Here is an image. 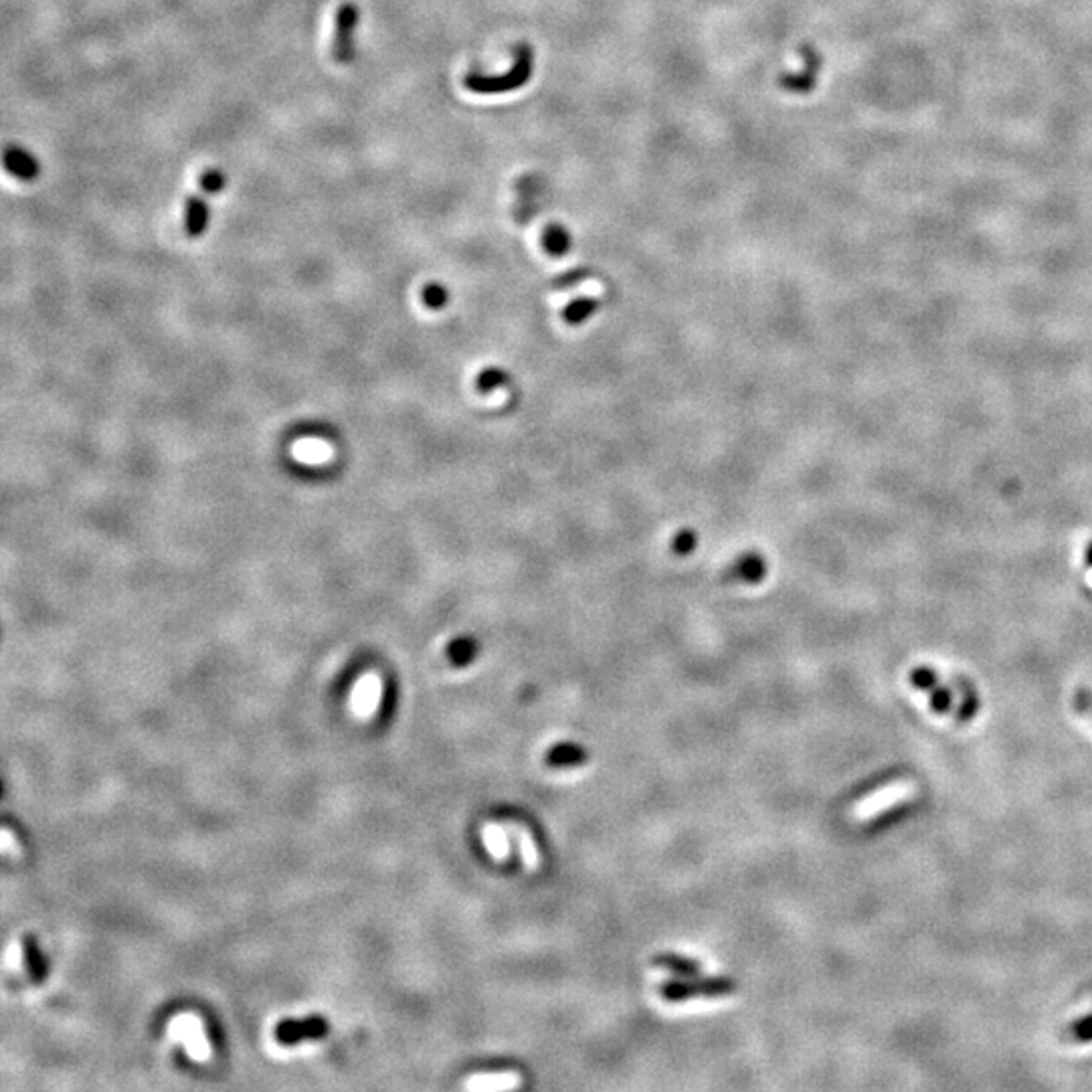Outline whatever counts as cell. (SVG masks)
I'll use <instances>...</instances> for the list:
<instances>
[{
    "instance_id": "25",
    "label": "cell",
    "mask_w": 1092,
    "mask_h": 1092,
    "mask_svg": "<svg viewBox=\"0 0 1092 1092\" xmlns=\"http://www.w3.org/2000/svg\"><path fill=\"white\" fill-rule=\"evenodd\" d=\"M14 846H19V844H14V842H12L11 831H9V830H3V852H4L6 855H11V854H19V847H17V850H14Z\"/></svg>"
},
{
    "instance_id": "10",
    "label": "cell",
    "mask_w": 1092,
    "mask_h": 1092,
    "mask_svg": "<svg viewBox=\"0 0 1092 1092\" xmlns=\"http://www.w3.org/2000/svg\"><path fill=\"white\" fill-rule=\"evenodd\" d=\"M4 166L12 176L20 181H33L39 176V162L23 149H6L4 152Z\"/></svg>"
},
{
    "instance_id": "12",
    "label": "cell",
    "mask_w": 1092,
    "mask_h": 1092,
    "mask_svg": "<svg viewBox=\"0 0 1092 1092\" xmlns=\"http://www.w3.org/2000/svg\"><path fill=\"white\" fill-rule=\"evenodd\" d=\"M187 233L190 237H201L206 225H209V206H206L203 197H189L187 201Z\"/></svg>"
},
{
    "instance_id": "15",
    "label": "cell",
    "mask_w": 1092,
    "mask_h": 1092,
    "mask_svg": "<svg viewBox=\"0 0 1092 1092\" xmlns=\"http://www.w3.org/2000/svg\"><path fill=\"white\" fill-rule=\"evenodd\" d=\"M585 759L587 755L582 749L573 747V744H560V747H555L549 752V755H546V763L555 765V767H565V765L582 763Z\"/></svg>"
},
{
    "instance_id": "11",
    "label": "cell",
    "mask_w": 1092,
    "mask_h": 1092,
    "mask_svg": "<svg viewBox=\"0 0 1092 1092\" xmlns=\"http://www.w3.org/2000/svg\"><path fill=\"white\" fill-rule=\"evenodd\" d=\"M819 65H822V59H819L815 51L811 47L806 49V69L797 73V76L783 77V85L789 92H797V93L811 92V87H814L815 79H817Z\"/></svg>"
},
{
    "instance_id": "19",
    "label": "cell",
    "mask_w": 1092,
    "mask_h": 1092,
    "mask_svg": "<svg viewBox=\"0 0 1092 1092\" xmlns=\"http://www.w3.org/2000/svg\"><path fill=\"white\" fill-rule=\"evenodd\" d=\"M4 963H6V969L23 971L27 968L25 947H23V944H20V943H11V947H9V951H6V955H4Z\"/></svg>"
},
{
    "instance_id": "7",
    "label": "cell",
    "mask_w": 1092,
    "mask_h": 1092,
    "mask_svg": "<svg viewBox=\"0 0 1092 1092\" xmlns=\"http://www.w3.org/2000/svg\"><path fill=\"white\" fill-rule=\"evenodd\" d=\"M382 698V682L379 678L368 674L360 678L358 684L354 686L350 696V708L358 719H371L376 714Z\"/></svg>"
},
{
    "instance_id": "1",
    "label": "cell",
    "mask_w": 1092,
    "mask_h": 1092,
    "mask_svg": "<svg viewBox=\"0 0 1092 1092\" xmlns=\"http://www.w3.org/2000/svg\"><path fill=\"white\" fill-rule=\"evenodd\" d=\"M909 682L912 684L914 690L925 692L928 696V704H931V711L936 714H955L957 708V688L953 690V686L943 682L941 676L936 674V670L931 666H914L909 674Z\"/></svg>"
},
{
    "instance_id": "5",
    "label": "cell",
    "mask_w": 1092,
    "mask_h": 1092,
    "mask_svg": "<svg viewBox=\"0 0 1092 1092\" xmlns=\"http://www.w3.org/2000/svg\"><path fill=\"white\" fill-rule=\"evenodd\" d=\"M358 25V6L352 3H344L336 12V27H334V43H332V55L336 63H350L354 57V31Z\"/></svg>"
},
{
    "instance_id": "13",
    "label": "cell",
    "mask_w": 1092,
    "mask_h": 1092,
    "mask_svg": "<svg viewBox=\"0 0 1092 1092\" xmlns=\"http://www.w3.org/2000/svg\"><path fill=\"white\" fill-rule=\"evenodd\" d=\"M508 830L514 833L516 842H518V850H520L524 868H526L528 872H534L541 858H538V850H536L533 833L528 831V828H524V825H516V823H508Z\"/></svg>"
},
{
    "instance_id": "4",
    "label": "cell",
    "mask_w": 1092,
    "mask_h": 1092,
    "mask_svg": "<svg viewBox=\"0 0 1092 1092\" xmlns=\"http://www.w3.org/2000/svg\"><path fill=\"white\" fill-rule=\"evenodd\" d=\"M528 77H530V53L526 49H520L518 61H516L514 69L510 73H506L504 77L470 76L466 79V85L471 92H478V93H498V92H510L514 90V87L526 84Z\"/></svg>"
},
{
    "instance_id": "20",
    "label": "cell",
    "mask_w": 1092,
    "mask_h": 1092,
    "mask_svg": "<svg viewBox=\"0 0 1092 1092\" xmlns=\"http://www.w3.org/2000/svg\"><path fill=\"white\" fill-rule=\"evenodd\" d=\"M201 187H203L205 193H211V195L213 193H219V190L225 187L223 173L217 171V168H213V171H206L201 176Z\"/></svg>"
},
{
    "instance_id": "14",
    "label": "cell",
    "mask_w": 1092,
    "mask_h": 1092,
    "mask_svg": "<svg viewBox=\"0 0 1092 1092\" xmlns=\"http://www.w3.org/2000/svg\"><path fill=\"white\" fill-rule=\"evenodd\" d=\"M482 842L488 847V852L494 860H506L510 855V844H508L506 831L498 823H488L482 828Z\"/></svg>"
},
{
    "instance_id": "8",
    "label": "cell",
    "mask_w": 1092,
    "mask_h": 1092,
    "mask_svg": "<svg viewBox=\"0 0 1092 1092\" xmlns=\"http://www.w3.org/2000/svg\"><path fill=\"white\" fill-rule=\"evenodd\" d=\"M518 1072H488V1074H474L471 1079L463 1082L466 1090H510L520 1087Z\"/></svg>"
},
{
    "instance_id": "6",
    "label": "cell",
    "mask_w": 1092,
    "mask_h": 1092,
    "mask_svg": "<svg viewBox=\"0 0 1092 1092\" xmlns=\"http://www.w3.org/2000/svg\"><path fill=\"white\" fill-rule=\"evenodd\" d=\"M328 1034V1022L322 1017H306V1020H285L276 1028V1040L282 1046L298 1044L301 1040H318Z\"/></svg>"
},
{
    "instance_id": "9",
    "label": "cell",
    "mask_w": 1092,
    "mask_h": 1092,
    "mask_svg": "<svg viewBox=\"0 0 1092 1092\" xmlns=\"http://www.w3.org/2000/svg\"><path fill=\"white\" fill-rule=\"evenodd\" d=\"M957 708H955V717L959 722H963V725H968V722L976 720V717L981 711V698L979 692L976 690V686L971 682L963 680V678H957Z\"/></svg>"
},
{
    "instance_id": "22",
    "label": "cell",
    "mask_w": 1092,
    "mask_h": 1092,
    "mask_svg": "<svg viewBox=\"0 0 1092 1092\" xmlns=\"http://www.w3.org/2000/svg\"><path fill=\"white\" fill-rule=\"evenodd\" d=\"M452 660L455 663H466L471 658H474V644L471 641H457V644L452 646Z\"/></svg>"
},
{
    "instance_id": "21",
    "label": "cell",
    "mask_w": 1092,
    "mask_h": 1092,
    "mask_svg": "<svg viewBox=\"0 0 1092 1092\" xmlns=\"http://www.w3.org/2000/svg\"><path fill=\"white\" fill-rule=\"evenodd\" d=\"M546 243H549V249L552 253H563V251L569 247V237H566V233L563 229H550L549 235H546Z\"/></svg>"
},
{
    "instance_id": "3",
    "label": "cell",
    "mask_w": 1092,
    "mask_h": 1092,
    "mask_svg": "<svg viewBox=\"0 0 1092 1092\" xmlns=\"http://www.w3.org/2000/svg\"><path fill=\"white\" fill-rule=\"evenodd\" d=\"M735 992V984L730 979H703V981H670L663 985V998L671 1001H682L690 998H720Z\"/></svg>"
},
{
    "instance_id": "24",
    "label": "cell",
    "mask_w": 1092,
    "mask_h": 1092,
    "mask_svg": "<svg viewBox=\"0 0 1092 1092\" xmlns=\"http://www.w3.org/2000/svg\"><path fill=\"white\" fill-rule=\"evenodd\" d=\"M425 301L433 308H441L446 304V290L441 285H430L425 290Z\"/></svg>"
},
{
    "instance_id": "18",
    "label": "cell",
    "mask_w": 1092,
    "mask_h": 1092,
    "mask_svg": "<svg viewBox=\"0 0 1092 1092\" xmlns=\"http://www.w3.org/2000/svg\"><path fill=\"white\" fill-rule=\"evenodd\" d=\"M1070 1038L1079 1044H1092V1014L1070 1024Z\"/></svg>"
},
{
    "instance_id": "23",
    "label": "cell",
    "mask_w": 1092,
    "mask_h": 1092,
    "mask_svg": "<svg viewBox=\"0 0 1092 1092\" xmlns=\"http://www.w3.org/2000/svg\"><path fill=\"white\" fill-rule=\"evenodd\" d=\"M304 452L306 455H301V460H322V457H326V447L322 444H316V441H306V444H300L296 447V454Z\"/></svg>"
},
{
    "instance_id": "17",
    "label": "cell",
    "mask_w": 1092,
    "mask_h": 1092,
    "mask_svg": "<svg viewBox=\"0 0 1092 1092\" xmlns=\"http://www.w3.org/2000/svg\"><path fill=\"white\" fill-rule=\"evenodd\" d=\"M25 961H27V969L33 976V979L41 981L43 976H45V963H43L41 951L39 947H36L35 939H28L25 944Z\"/></svg>"
},
{
    "instance_id": "26",
    "label": "cell",
    "mask_w": 1092,
    "mask_h": 1092,
    "mask_svg": "<svg viewBox=\"0 0 1092 1092\" xmlns=\"http://www.w3.org/2000/svg\"><path fill=\"white\" fill-rule=\"evenodd\" d=\"M1084 563H1087L1088 566H1092V541L1088 542L1087 550H1084Z\"/></svg>"
},
{
    "instance_id": "2",
    "label": "cell",
    "mask_w": 1092,
    "mask_h": 1092,
    "mask_svg": "<svg viewBox=\"0 0 1092 1092\" xmlns=\"http://www.w3.org/2000/svg\"><path fill=\"white\" fill-rule=\"evenodd\" d=\"M168 1034L174 1042H181L193 1060L205 1062L211 1056V1044L205 1034V1024L195 1014L174 1016L168 1024Z\"/></svg>"
},
{
    "instance_id": "16",
    "label": "cell",
    "mask_w": 1092,
    "mask_h": 1092,
    "mask_svg": "<svg viewBox=\"0 0 1092 1092\" xmlns=\"http://www.w3.org/2000/svg\"><path fill=\"white\" fill-rule=\"evenodd\" d=\"M654 963L660 965V968H666L670 971H674V973H680L682 977H695V976H698V973H700V968H698L696 963L688 961V959L676 957V955L658 957Z\"/></svg>"
}]
</instances>
